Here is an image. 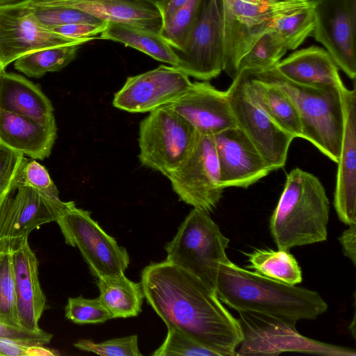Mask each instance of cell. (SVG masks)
I'll return each instance as SVG.
<instances>
[{
	"instance_id": "cell-1",
	"label": "cell",
	"mask_w": 356,
	"mask_h": 356,
	"mask_svg": "<svg viewBox=\"0 0 356 356\" xmlns=\"http://www.w3.org/2000/svg\"><path fill=\"white\" fill-rule=\"evenodd\" d=\"M140 284L167 327L177 329L217 356L237 355L243 340L239 321L198 277L164 260L145 267Z\"/></svg>"
},
{
	"instance_id": "cell-2",
	"label": "cell",
	"mask_w": 356,
	"mask_h": 356,
	"mask_svg": "<svg viewBox=\"0 0 356 356\" xmlns=\"http://www.w3.org/2000/svg\"><path fill=\"white\" fill-rule=\"evenodd\" d=\"M216 291L221 302L238 312L257 313L296 325L327 309L321 295L243 268L229 259L219 265Z\"/></svg>"
},
{
	"instance_id": "cell-3",
	"label": "cell",
	"mask_w": 356,
	"mask_h": 356,
	"mask_svg": "<svg viewBox=\"0 0 356 356\" xmlns=\"http://www.w3.org/2000/svg\"><path fill=\"white\" fill-rule=\"evenodd\" d=\"M330 201L314 175L296 168L287 174L270 231L279 250L327 240Z\"/></svg>"
},
{
	"instance_id": "cell-4",
	"label": "cell",
	"mask_w": 356,
	"mask_h": 356,
	"mask_svg": "<svg viewBox=\"0 0 356 356\" xmlns=\"http://www.w3.org/2000/svg\"><path fill=\"white\" fill-rule=\"evenodd\" d=\"M250 71L256 79L284 90L296 106L302 127V138L337 163L340 155L344 113L341 86L302 85L285 78L275 66Z\"/></svg>"
},
{
	"instance_id": "cell-5",
	"label": "cell",
	"mask_w": 356,
	"mask_h": 356,
	"mask_svg": "<svg viewBox=\"0 0 356 356\" xmlns=\"http://www.w3.org/2000/svg\"><path fill=\"white\" fill-rule=\"evenodd\" d=\"M229 243L209 211L193 207L172 241L166 243L165 260L216 291L219 265L229 260L225 253Z\"/></svg>"
},
{
	"instance_id": "cell-6",
	"label": "cell",
	"mask_w": 356,
	"mask_h": 356,
	"mask_svg": "<svg viewBox=\"0 0 356 356\" xmlns=\"http://www.w3.org/2000/svg\"><path fill=\"white\" fill-rule=\"evenodd\" d=\"M313 6L302 0H277L270 3L222 0V71L231 78H235L240 58L264 33L270 30L275 19Z\"/></svg>"
},
{
	"instance_id": "cell-7",
	"label": "cell",
	"mask_w": 356,
	"mask_h": 356,
	"mask_svg": "<svg viewBox=\"0 0 356 356\" xmlns=\"http://www.w3.org/2000/svg\"><path fill=\"white\" fill-rule=\"evenodd\" d=\"M195 129L168 106L151 112L140 123L139 161L168 177L191 154L197 138Z\"/></svg>"
},
{
	"instance_id": "cell-8",
	"label": "cell",
	"mask_w": 356,
	"mask_h": 356,
	"mask_svg": "<svg viewBox=\"0 0 356 356\" xmlns=\"http://www.w3.org/2000/svg\"><path fill=\"white\" fill-rule=\"evenodd\" d=\"M243 340L237 355H276L292 351L355 356L353 349L322 343L299 334L296 325L263 314L238 312Z\"/></svg>"
},
{
	"instance_id": "cell-9",
	"label": "cell",
	"mask_w": 356,
	"mask_h": 356,
	"mask_svg": "<svg viewBox=\"0 0 356 356\" xmlns=\"http://www.w3.org/2000/svg\"><path fill=\"white\" fill-rule=\"evenodd\" d=\"M90 214L75 205L57 220L65 243L79 250L97 278L124 274L129 264L127 250L106 233Z\"/></svg>"
},
{
	"instance_id": "cell-10",
	"label": "cell",
	"mask_w": 356,
	"mask_h": 356,
	"mask_svg": "<svg viewBox=\"0 0 356 356\" xmlns=\"http://www.w3.org/2000/svg\"><path fill=\"white\" fill-rule=\"evenodd\" d=\"M237 127L250 140L273 170L283 168L294 139L267 115L249 91L245 71L227 90Z\"/></svg>"
},
{
	"instance_id": "cell-11",
	"label": "cell",
	"mask_w": 356,
	"mask_h": 356,
	"mask_svg": "<svg viewBox=\"0 0 356 356\" xmlns=\"http://www.w3.org/2000/svg\"><path fill=\"white\" fill-rule=\"evenodd\" d=\"M175 67L188 76L209 81L223 70L222 0H201L197 15Z\"/></svg>"
},
{
	"instance_id": "cell-12",
	"label": "cell",
	"mask_w": 356,
	"mask_h": 356,
	"mask_svg": "<svg viewBox=\"0 0 356 356\" xmlns=\"http://www.w3.org/2000/svg\"><path fill=\"white\" fill-rule=\"evenodd\" d=\"M168 178L180 200L194 208L213 211L224 191L213 136L198 134L191 154Z\"/></svg>"
},
{
	"instance_id": "cell-13",
	"label": "cell",
	"mask_w": 356,
	"mask_h": 356,
	"mask_svg": "<svg viewBox=\"0 0 356 356\" xmlns=\"http://www.w3.org/2000/svg\"><path fill=\"white\" fill-rule=\"evenodd\" d=\"M22 174V173H21ZM74 202L49 197L21 181L0 206V242L25 237L44 224L56 222Z\"/></svg>"
},
{
	"instance_id": "cell-14",
	"label": "cell",
	"mask_w": 356,
	"mask_h": 356,
	"mask_svg": "<svg viewBox=\"0 0 356 356\" xmlns=\"http://www.w3.org/2000/svg\"><path fill=\"white\" fill-rule=\"evenodd\" d=\"M312 36L350 79L356 77V0H318Z\"/></svg>"
},
{
	"instance_id": "cell-15",
	"label": "cell",
	"mask_w": 356,
	"mask_h": 356,
	"mask_svg": "<svg viewBox=\"0 0 356 356\" xmlns=\"http://www.w3.org/2000/svg\"><path fill=\"white\" fill-rule=\"evenodd\" d=\"M191 85L184 71L175 66L161 65L129 76L114 95L113 105L129 113L151 112L180 97Z\"/></svg>"
},
{
	"instance_id": "cell-16",
	"label": "cell",
	"mask_w": 356,
	"mask_h": 356,
	"mask_svg": "<svg viewBox=\"0 0 356 356\" xmlns=\"http://www.w3.org/2000/svg\"><path fill=\"white\" fill-rule=\"evenodd\" d=\"M85 42L61 35L42 25L29 3L0 8V62L4 69L18 58L36 50Z\"/></svg>"
},
{
	"instance_id": "cell-17",
	"label": "cell",
	"mask_w": 356,
	"mask_h": 356,
	"mask_svg": "<svg viewBox=\"0 0 356 356\" xmlns=\"http://www.w3.org/2000/svg\"><path fill=\"white\" fill-rule=\"evenodd\" d=\"M221 186L247 188L273 171L238 127L213 136Z\"/></svg>"
},
{
	"instance_id": "cell-18",
	"label": "cell",
	"mask_w": 356,
	"mask_h": 356,
	"mask_svg": "<svg viewBox=\"0 0 356 356\" xmlns=\"http://www.w3.org/2000/svg\"><path fill=\"white\" fill-rule=\"evenodd\" d=\"M195 129L200 135L214 136L237 127L228 95L208 81L192 83L180 97L166 104Z\"/></svg>"
},
{
	"instance_id": "cell-19",
	"label": "cell",
	"mask_w": 356,
	"mask_h": 356,
	"mask_svg": "<svg viewBox=\"0 0 356 356\" xmlns=\"http://www.w3.org/2000/svg\"><path fill=\"white\" fill-rule=\"evenodd\" d=\"M344 113L341 148L337 162L334 206L339 220L356 224V90L341 88Z\"/></svg>"
},
{
	"instance_id": "cell-20",
	"label": "cell",
	"mask_w": 356,
	"mask_h": 356,
	"mask_svg": "<svg viewBox=\"0 0 356 356\" xmlns=\"http://www.w3.org/2000/svg\"><path fill=\"white\" fill-rule=\"evenodd\" d=\"M10 243L19 324L26 330L40 331L38 323L46 307V297L40 284L38 261L28 237Z\"/></svg>"
},
{
	"instance_id": "cell-21",
	"label": "cell",
	"mask_w": 356,
	"mask_h": 356,
	"mask_svg": "<svg viewBox=\"0 0 356 356\" xmlns=\"http://www.w3.org/2000/svg\"><path fill=\"white\" fill-rule=\"evenodd\" d=\"M76 8L105 22L126 24L160 32L163 20L157 6L147 0H39Z\"/></svg>"
},
{
	"instance_id": "cell-22",
	"label": "cell",
	"mask_w": 356,
	"mask_h": 356,
	"mask_svg": "<svg viewBox=\"0 0 356 356\" xmlns=\"http://www.w3.org/2000/svg\"><path fill=\"white\" fill-rule=\"evenodd\" d=\"M56 137L55 118L40 122L0 109V143L24 156L48 158Z\"/></svg>"
},
{
	"instance_id": "cell-23",
	"label": "cell",
	"mask_w": 356,
	"mask_h": 356,
	"mask_svg": "<svg viewBox=\"0 0 356 356\" xmlns=\"http://www.w3.org/2000/svg\"><path fill=\"white\" fill-rule=\"evenodd\" d=\"M285 78L302 85H343L338 66L318 46L296 51L275 65Z\"/></svg>"
},
{
	"instance_id": "cell-24",
	"label": "cell",
	"mask_w": 356,
	"mask_h": 356,
	"mask_svg": "<svg viewBox=\"0 0 356 356\" xmlns=\"http://www.w3.org/2000/svg\"><path fill=\"white\" fill-rule=\"evenodd\" d=\"M0 109L40 122L54 118L51 102L38 85L6 72L0 84Z\"/></svg>"
},
{
	"instance_id": "cell-25",
	"label": "cell",
	"mask_w": 356,
	"mask_h": 356,
	"mask_svg": "<svg viewBox=\"0 0 356 356\" xmlns=\"http://www.w3.org/2000/svg\"><path fill=\"white\" fill-rule=\"evenodd\" d=\"M250 92L270 118L294 138H302V127L296 105L279 87L261 81L244 70Z\"/></svg>"
},
{
	"instance_id": "cell-26",
	"label": "cell",
	"mask_w": 356,
	"mask_h": 356,
	"mask_svg": "<svg viewBox=\"0 0 356 356\" xmlns=\"http://www.w3.org/2000/svg\"><path fill=\"white\" fill-rule=\"evenodd\" d=\"M99 298L113 318L138 316L145 298L140 282L129 280L124 274L97 278Z\"/></svg>"
},
{
	"instance_id": "cell-27",
	"label": "cell",
	"mask_w": 356,
	"mask_h": 356,
	"mask_svg": "<svg viewBox=\"0 0 356 356\" xmlns=\"http://www.w3.org/2000/svg\"><path fill=\"white\" fill-rule=\"evenodd\" d=\"M100 38L116 41L142 51L156 60L177 66L173 48L156 32L126 24L108 22Z\"/></svg>"
},
{
	"instance_id": "cell-28",
	"label": "cell",
	"mask_w": 356,
	"mask_h": 356,
	"mask_svg": "<svg viewBox=\"0 0 356 356\" xmlns=\"http://www.w3.org/2000/svg\"><path fill=\"white\" fill-rule=\"evenodd\" d=\"M250 264L248 268L255 272L289 285L302 282L301 268L288 250H255L246 254Z\"/></svg>"
},
{
	"instance_id": "cell-29",
	"label": "cell",
	"mask_w": 356,
	"mask_h": 356,
	"mask_svg": "<svg viewBox=\"0 0 356 356\" xmlns=\"http://www.w3.org/2000/svg\"><path fill=\"white\" fill-rule=\"evenodd\" d=\"M81 45L69 44L36 50L18 58L14 66L27 76L38 79L65 67L76 58Z\"/></svg>"
},
{
	"instance_id": "cell-30",
	"label": "cell",
	"mask_w": 356,
	"mask_h": 356,
	"mask_svg": "<svg viewBox=\"0 0 356 356\" xmlns=\"http://www.w3.org/2000/svg\"><path fill=\"white\" fill-rule=\"evenodd\" d=\"M287 51L274 31L266 32L240 58L237 74L244 70L259 71L273 67Z\"/></svg>"
},
{
	"instance_id": "cell-31",
	"label": "cell",
	"mask_w": 356,
	"mask_h": 356,
	"mask_svg": "<svg viewBox=\"0 0 356 356\" xmlns=\"http://www.w3.org/2000/svg\"><path fill=\"white\" fill-rule=\"evenodd\" d=\"M0 243V321L10 325L19 326L11 243Z\"/></svg>"
},
{
	"instance_id": "cell-32",
	"label": "cell",
	"mask_w": 356,
	"mask_h": 356,
	"mask_svg": "<svg viewBox=\"0 0 356 356\" xmlns=\"http://www.w3.org/2000/svg\"><path fill=\"white\" fill-rule=\"evenodd\" d=\"M313 6L275 19L274 31L287 50H295L312 35L315 26Z\"/></svg>"
},
{
	"instance_id": "cell-33",
	"label": "cell",
	"mask_w": 356,
	"mask_h": 356,
	"mask_svg": "<svg viewBox=\"0 0 356 356\" xmlns=\"http://www.w3.org/2000/svg\"><path fill=\"white\" fill-rule=\"evenodd\" d=\"M201 0H190L163 24L159 34L175 51L183 49L195 24Z\"/></svg>"
},
{
	"instance_id": "cell-34",
	"label": "cell",
	"mask_w": 356,
	"mask_h": 356,
	"mask_svg": "<svg viewBox=\"0 0 356 356\" xmlns=\"http://www.w3.org/2000/svg\"><path fill=\"white\" fill-rule=\"evenodd\" d=\"M31 12L39 22L49 29L80 22L97 23L103 21L76 8L47 4L39 0L29 3Z\"/></svg>"
},
{
	"instance_id": "cell-35",
	"label": "cell",
	"mask_w": 356,
	"mask_h": 356,
	"mask_svg": "<svg viewBox=\"0 0 356 356\" xmlns=\"http://www.w3.org/2000/svg\"><path fill=\"white\" fill-rule=\"evenodd\" d=\"M65 315L68 320L81 325L102 323L113 318L99 297L88 299L81 296L68 298Z\"/></svg>"
},
{
	"instance_id": "cell-36",
	"label": "cell",
	"mask_w": 356,
	"mask_h": 356,
	"mask_svg": "<svg viewBox=\"0 0 356 356\" xmlns=\"http://www.w3.org/2000/svg\"><path fill=\"white\" fill-rule=\"evenodd\" d=\"M154 356H217L209 349L176 328L168 327L166 337Z\"/></svg>"
},
{
	"instance_id": "cell-37",
	"label": "cell",
	"mask_w": 356,
	"mask_h": 356,
	"mask_svg": "<svg viewBox=\"0 0 356 356\" xmlns=\"http://www.w3.org/2000/svg\"><path fill=\"white\" fill-rule=\"evenodd\" d=\"M27 161L24 154L0 143V206L16 187Z\"/></svg>"
},
{
	"instance_id": "cell-38",
	"label": "cell",
	"mask_w": 356,
	"mask_h": 356,
	"mask_svg": "<svg viewBox=\"0 0 356 356\" xmlns=\"http://www.w3.org/2000/svg\"><path fill=\"white\" fill-rule=\"evenodd\" d=\"M76 348L102 356H140L138 336L129 335L95 343L89 339H81L74 344Z\"/></svg>"
},
{
	"instance_id": "cell-39",
	"label": "cell",
	"mask_w": 356,
	"mask_h": 356,
	"mask_svg": "<svg viewBox=\"0 0 356 356\" xmlns=\"http://www.w3.org/2000/svg\"><path fill=\"white\" fill-rule=\"evenodd\" d=\"M20 179L49 197L60 199L58 190L46 168L35 159H28L22 169Z\"/></svg>"
},
{
	"instance_id": "cell-40",
	"label": "cell",
	"mask_w": 356,
	"mask_h": 356,
	"mask_svg": "<svg viewBox=\"0 0 356 356\" xmlns=\"http://www.w3.org/2000/svg\"><path fill=\"white\" fill-rule=\"evenodd\" d=\"M53 335L42 330L31 331L19 326H13L0 321V337L18 343L23 346H34L49 343Z\"/></svg>"
},
{
	"instance_id": "cell-41",
	"label": "cell",
	"mask_w": 356,
	"mask_h": 356,
	"mask_svg": "<svg viewBox=\"0 0 356 356\" xmlns=\"http://www.w3.org/2000/svg\"><path fill=\"white\" fill-rule=\"evenodd\" d=\"M107 22H80L56 26L50 30L61 35L76 40L88 42L97 38L106 29Z\"/></svg>"
},
{
	"instance_id": "cell-42",
	"label": "cell",
	"mask_w": 356,
	"mask_h": 356,
	"mask_svg": "<svg viewBox=\"0 0 356 356\" xmlns=\"http://www.w3.org/2000/svg\"><path fill=\"white\" fill-rule=\"evenodd\" d=\"M342 245L343 254L347 257L355 266L356 264V224L349 225L339 238Z\"/></svg>"
},
{
	"instance_id": "cell-43",
	"label": "cell",
	"mask_w": 356,
	"mask_h": 356,
	"mask_svg": "<svg viewBox=\"0 0 356 356\" xmlns=\"http://www.w3.org/2000/svg\"><path fill=\"white\" fill-rule=\"evenodd\" d=\"M190 0H161L157 7L161 15L163 24L166 22L178 10Z\"/></svg>"
},
{
	"instance_id": "cell-44",
	"label": "cell",
	"mask_w": 356,
	"mask_h": 356,
	"mask_svg": "<svg viewBox=\"0 0 356 356\" xmlns=\"http://www.w3.org/2000/svg\"><path fill=\"white\" fill-rule=\"evenodd\" d=\"M26 346L0 337V355L26 356Z\"/></svg>"
},
{
	"instance_id": "cell-45",
	"label": "cell",
	"mask_w": 356,
	"mask_h": 356,
	"mask_svg": "<svg viewBox=\"0 0 356 356\" xmlns=\"http://www.w3.org/2000/svg\"><path fill=\"white\" fill-rule=\"evenodd\" d=\"M59 353L52 349L44 347L42 345H34L27 346L25 355L26 356H55Z\"/></svg>"
},
{
	"instance_id": "cell-46",
	"label": "cell",
	"mask_w": 356,
	"mask_h": 356,
	"mask_svg": "<svg viewBox=\"0 0 356 356\" xmlns=\"http://www.w3.org/2000/svg\"><path fill=\"white\" fill-rule=\"evenodd\" d=\"M33 1V0H0V8L20 4H25Z\"/></svg>"
},
{
	"instance_id": "cell-47",
	"label": "cell",
	"mask_w": 356,
	"mask_h": 356,
	"mask_svg": "<svg viewBox=\"0 0 356 356\" xmlns=\"http://www.w3.org/2000/svg\"><path fill=\"white\" fill-rule=\"evenodd\" d=\"M242 1L251 3H274L277 0H241Z\"/></svg>"
},
{
	"instance_id": "cell-48",
	"label": "cell",
	"mask_w": 356,
	"mask_h": 356,
	"mask_svg": "<svg viewBox=\"0 0 356 356\" xmlns=\"http://www.w3.org/2000/svg\"><path fill=\"white\" fill-rule=\"evenodd\" d=\"M4 68L2 67V65L0 62V84H1V78H2V76H3V74L4 72Z\"/></svg>"
},
{
	"instance_id": "cell-49",
	"label": "cell",
	"mask_w": 356,
	"mask_h": 356,
	"mask_svg": "<svg viewBox=\"0 0 356 356\" xmlns=\"http://www.w3.org/2000/svg\"><path fill=\"white\" fill-rule=\"evenodd\" d=\"M302 1H307V2H309L311 3H313L314 4L315 3H316L318 0H302Z\"/></svg>"
},
{
	"instance_id": "cell-50",
	"label": "cell",
	"mask_w": 356,
	"mask_h": 356,
	"mask_svg": "<svg viewBox=\"0 0 356 356\" xmlns=\"http://www.w3.org/2000/svg\"><path fill=\"white\" fill-rule=\"evenodd\" d=\"M152 3H155L156 5H157V3L161 1V0H147Z\"/></svg>"
},
{
	"instance_id": "cell-51",
	"label": "cell",
	"mask_w": 356,
	"mask_h": 356,
	"mask_svg": "<svg viewBox=\"0 0 356 356\" xmlns=\"http://www.w3.org/2000/svg\"><path fill=\"white\" fill-rule=\"evenodd\" d=\"M0 252H1V243H0Z\"/></svg>"
}]
</instances>
